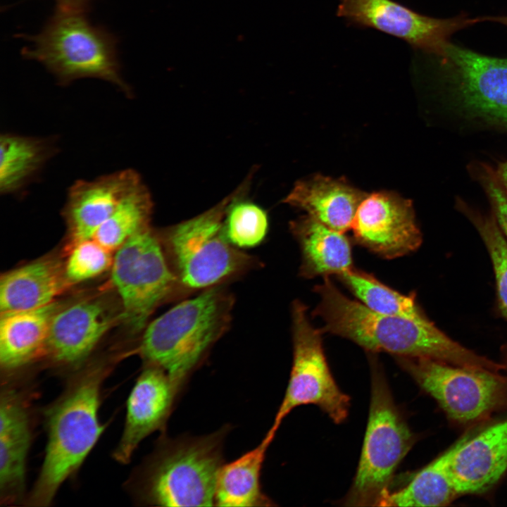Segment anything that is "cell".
Here are the masks:
<instances>
[{"mask_svg":"<svg viewBox=\"0 0 507 507\" xmlns=\"http://www.w3.org/2000/svg\"><path fill=\"white\" fill-rule=\"evenodd\" d=\"M233 305L217 285L171 308L143 331L139 350L146 364L163 369L182 390L230 326Z\"/></svg>","mask_w":507,"mask_h":507,"instance_id":"obj_3","label":"cell"},{"mask_svg":"<svg viewBox=\"0 0 507 507\" xmlns=\"http://www.w3.org/2000/svg\"><path fill=\"white\" fill-rule=\"evenodd\" d=\"M276 433L270 429L254 449L223 463L218 475L215 506L263 507L275 506L261 488V475L267 450Z\"/></svg>","mask_w":507,"mask_h":507,"instance_id":"obj_23","label":"cell"},{"mask_svg":"<svg viewBox=\"0 0 507 507\" xmlns=\"http://www.w3.org/2000/svg\"><path fill=\"white\" fill-rule=\"evenodd\" d=\"M27 39L32 44L23 49V56L42 64L59 84L96 78L132 95L121 75L117 37L92 24L85 12L57 7L41 31Z\"/></svg>","mask_w":507,"mask_h":507,"instance_id":"obj_4","label":"cell"},{"mask_svg":"<svg viewBox=\"0 0 507 507\" xmlns=\"http://www.w3.org/2000/svg\"><path fill=\"white\" fill-rule=\"evenodd\" d=\"M472 174L484 189L492 206V212L507 240V191L499 180L495 170L487 164L476 163Z\"/></svg>","mask_w":507,"mask_h":507,"instance_id":"obj_31","label":"cell"},{"mask_svg":"<svg viewBox=\"0 0 507 507\" xmlns=\"http://www.w3.org/2000/svg\"><path fill=\"white\" fill-rule=\"evenodd\" d=\"M227 427L198 437L164 439L144 468L139 494L159 506H213Z\"/></svg>","mask_w":507,"mask_h":507,"instance_id":"obj_5","label":"cell"},{"mask_svg":"<svg viewBox=\"0 0 507 507\" xmlns=\"http://www.w3.org/2000/svg\"><path fill=\"white\" fill-rule=\"evenodd\" d=\"M451 447L414 475L410 482L389 492L380 506H446L459 496L448 468Z\"/></svg>","mask_w":507,"mask_h":507,"instance_id":"obj_25","label":"cell"},{"mask_svg":"<svg viewBox=\"0 0 507 507\" xmlns=\"http://www.w3.org/2000/svg\"><path fill=\"white\" fill-rule=\"evenodd\" d=\"M61 304L54 301L31 310L1 313L0 363L19 368L44 354L50 325Z\"/></svg>","mask_w":507,"mask_h":507,"instance_id":"obj_21","label":"cell"},{"mask_svg":"<svg viewBox=\"0 0 507 507\" xmlns=\"http://www.w3.org/2000/svg\"><path fill=\"white\" fill-rule=\"evenodd\" d=\"M456 206L472 222L489 254L494 272L499 310L507 319V240L492 214L483 215L461 199Z\"/></svg>","mask_w":507,"mask_h":507,"instance_id":"obj_28","label":"cell"},{"mask_svg":"<svg viewBox=\"0 0 507 507\" xmlns=\"http://www.w3.org/2000/svg\"><path fill=\"white\" fill-rule=\"evenodd\" d=\"M291 230L299 243L301 275L306 277L340 275L351 268L350 243L344 232L306 215L292 222Z\"/></svg>","mask_w":507,"mask_h":507,"instance_id":"obj_22","label":"cell"},{"mask_svg":"<svg viewBox=\"0 0 507 507\" xmlns=\"http://www.w3.org/2000/svg\"><path fill=\"white\" fill-rule=\"evenodd\" d=\"M416 440L396 404L387 380L371 361V395L361 457L346 506H380L394 474Z\"/></svg>","mask_w":507,"mask_h":507,"instance_id":"obj_6","label":"cell"},{"mask_svg":"<svg viewBox=\"0 0 507 507\" xmlns=\"http://www.w3.org/2000/svg\"><path fill=\"white\" fill-rule=\"evenodd\" d=\"M142 183L141 177L132 169L74 182L68 189L63 210L68 247L92 239L121 201Z\"/></svg>","mask_w":507,"mask_h":507,"instance_id":"obj_16","label":"cell"},{"mask_svg":"<svg viewBox=\"0 0 507 507\" xmlns=\"http://www.w3.org/2000/svg\"><path fill=\"white\" fill-rule=\"evenodd\" d=\"M223 230L227 239L234 246L254 247L262 242L266 236L268 215L259 206L234 198L227 206Z\"/></svg>","mask_w":507,"mask_h":507,"instance_id":"obj_29","label":"cell"},{"mask_svg":"<svg viewBox=\"0 0 507 507\" xmlns=\"http://www.w3.org/2000/svg\"><path fill=\"white\" fill-rule=\"evenodd\" d=\"M121 320V310L101 296L62 304L52 319L44 355L60 366L78 365Z\"/></svg>","mask_w":507,"mask_h":507,"instance_id":"obj_14","label":"cell"},{"mask_svg":"<svg viewBox=\"0 0 507 507\" xmlns=\"http://www.w3.org/2000/svg\"><path fill=\"white\" fill-rule=\"evenodd\" d=\"M111 370L104 363L79 372L46 410L44 459L28 503L47 506L59 487L83 463L104 428L98 416L103 382Z\"/></svg>","mask_w":507,"mask_h":507,"instance_id":"obj_2","label":"cell"},{"mask_svg":"<svg viewBox=\"0 0 507 507\" xmlns=\"http://www.w3.org/2000/svg\"><path fill=\"white\" fill-rule=\"evenodd\" d=\"M227 198L214 208L159 235L169 264L183 288L207 289L253 268L254 258L227 239Z\"/></svg>","mask_w":507,"mask_h":507,"instance_id":"obj_7","label":"cell"},{"mask_svg":"<svg viewBox=\"0 0 507 507\" xmlns=\"http://www.w3.org/2000/svg\"><path fill=\"white\" fill-rule=\"evenodd\" d=\"M351 229L357 242L385 258L413 252L422 243L411 201L392 192L366 194Z\"/></svg>","mask_w":507,"mask_h":507,"instance_id":"obj_13","label":"cell"},{"mask_svg":"<svg viewBox=\"0 0 507 507\" xmlns=\"http://www.w3.org/2000/svg\"><path fill=\"white\" fill-rule=\"evenodd\" d=\"M495 172L501 184L507 191V161L499 163Z\"/></svg>","mask_w":507,"mask_h":507,"instance_id":"obj_33","label":"cell"},{"mask_svg":"<svg viewBox=\"0 0 507 507\" xmlns=\"http://www.w3.org/2000/svg\"><path fill=\"white\" fill-rule=\"evenodd\" d=\"M315 291L320 299L314 313L323 321V330L347 338L367 351L395 357L429 358L496 372L503 370L501 362L463 346L427 316L413 318L375 312L346 297L327 277Z\"/></svg>","mask_w":507,"mask_h":507,"instance_id":"obj_1","label":"cell"},{"mask_svg":"<svg viewBox=\"0 0 507 507\" xmlns=\"http://www.w3.org/2000/svg\"><path fill=\"white\" fill-rule=\"evenodd\" d=\"M56 151L48 138L4 133L0 137V192H20L43 169Z\"/></svg>","mask_w":507,"mask_h":507,"instance_id":"obj_24","label":"cell"},{"mask_svg":"<svg viewBox=\"0 0 507 507\" xmlns=\"http://www.w3.org/2000/svg\"><path fill=\"white\" fill-rule=\"evenodd\" d=\"M456 101L468 113L507 126V58L482 55L449 42L439 57Z\"/></svg>","mask_w":507,"mask_h":507,"instance_id":"obj_12","label":"cell"},{"mask_svg":"<svg viewBox=\"0 0 507 507\" xmlns=\"http://www.w3.org/2000/svg\"><path fill=\"white\" fill-rule=\"evenodd\" d=\"M505 367V372L507 373V344L501 348V361Z\"/></svg>","mask_w":507,"mask_h":507,"instance_id":"obj_35","label":"cell"},{"mask_svg":"<svg viewBox=\"0 0 507 507\" xmlns=\"http://www.w3.org/2000/svg\"><path fill=\"white\" fill-rule=\"evenodd\" d=\"M450 447L448 468L459 494L486 492L507 471V416L468 432Z\"/></svg>","mask_w":507,"mask_h":507,"instance_id":"obj_15","label":"cell"},{"mask_svg":"<svg viewBox=\"0 0 507 507\" xmlns=\"http://www.w3.org/2000/svg\"><path fill=\"white\" fill-rule=\"evenodd\" d=\"M57 7L86 12L92 0H55Z\"/></svg>","mask_w":507,"mask_h":507,"instance_id":"obj_32","label":"cell"},{"mask_svg":"<svg viewBox=\"0 0 507 507\" xmlns=\"http://www.w3.org/2000/svg\"><path fill=\"white\" fill-rule=\"evenodd\" d=\"M396 360L452 423L475 426L507 410V375L429 358Z\"/></svg>","mask_w":507,"mask_h":507,"instance_id":"obj_8","label":"cell"},{"mask_svg":"<svg viewBox=\"0 0 507 507\" xmlns=\"http://www.w3.org/2000/svg\"><path fill=\"white\" fill-rule=\"evenodd\" d=\"M31 441L28 407L15 389L5 388L0 403V496L9 503L21 495Z\"/></svg>","mask_w":507,"mask_h":507,"instance_id":"obj_18","label":"cell"},{"mask_svg":"<svg viewBox=\"0 0 507 507\" xmlns=\"http://www.w3.org/2000/svg\"><path fill=\"white\" fill-rule=\"evenodd\" d=\"M361 303L382 314L413 318L426 317L414 294L404 295L381 283L368 273L350 268L339 275Z\"/></svg>","mask_w":507,"mask_h":507,"instance_id":"obj_27","label":"cell"},{"mask_svg":"<svg viewBox=\"0 0 507 507\" xmlns=\"http://www.w3.org/2000/svg\"><path fill=\"white\" fill-rule=\"evenodd\" d=\"M111 269L121 321L132 332L144 331L155 310L183 288L169 264L159 235L150 227L115 251Z\"/></svg>","mask_w":507,"mask_h":507,"instance_id":"obj_9","label":"cell"},{"mask_svg":"<svg viewBox=\"0 0 507 507\" xmlns=\"http://www.w3.org/2000/svg\"><path fill=\"white\" fill-rule=\"evenodd\" d=\"M337 15L351 25L377 30L438 57L453 34L481 22L463 15L432 18L394 0H339Z\"/></svg>","mask_w":507,"mask_h":507,"instance_id":"obj_11","label":"cell"},{"mask_svg":"<svg viewBox=\"0 0 507 507\" xmlns=\"http://www.w3.org/2000/svg\"><path fill=\"white\" fill-rule=\"evenodd\" d=\"M68 251L63 266L70 284L94 278L111 268L113 251L93 238L80 242L69 247Z\"/></svg>","mask_w":507,"mask_h":507,"instance_id":"obj_30","label":"cell"},{"mask_svg":"<svg viewBox=\"0 0 507 507\" xmlns=\"http://www.w3.org/2000/svg\"><path fill=\"white\" fill-rule=\"evenodd\" d=\"M482 21L489 20L507 26V15L481 18Z\"/></svg>","mask_w":507,"mask_h":507,"instance_id":"obj_34","label":"cell"},{"mask_svg":"<svg viewBox=\"0 0 507 507\" xmlns=\"http://www.w3.org/2000/svg\"><path fill=\"white\" fill-rule=\"evenodd\" d=\"M70 285L58 259L46 256L1 275V313L38 308L54 301Z\"/></svg>","mask_w":507,"mask_h":507,"instance_id":"obj_19","label":"cell"},{"mask_svg":"<svg viewBox=\"0 0 507 507\" xmlns=\"http://www.w3.org/2000/svg\"><path fill=\"white\" fill-rule=\"evenodd\" d=\"M181 392L163 369L146 365L127 401L123 432L113 452L117 461L130 462L139 443L164 427Z\"/></svg>","mask_w":507,"mask_h":507,"instance_id":"obj_17","label":"cell"},{"mask_svg":"<svg viewBox=\"0 0 507 507\" xmlns=\"http://www.w3.org/2000/svg\"><path fill=\"white\" fill-rule=\"evenodd\" d=\"M152 210L151 196L142 182L121 201L93 239L115 251L132 237L149 227Z\"/></svg>","mask_w":507,"mask_h":507,"instance_id":"obj_26","label":"cell"},{"mask_svg":"<svg viewBox=\"0 0 507 507\" xmlns=\"http://www.w3.org/2000/svg\"><path fill=\"white\" fill-rule=\"evenodd\" d=\"M365 195L344 180L318 175L299 181L284 201L327 227L344 232L351 228Z\"/></svg>","mask_w":507,"mask_h":507,"instance_id":"obj_20","label":"cell"},{"mask_svg":"<svg viewBox=\"0 0 507 507\" xmlns=\"http://www.w3.org/2000/svg\"><path fill=\"white\" fill-rule=\"evenodd\" d=\"M293 361L288 384L270 430L277 433L281 423L295 408L313 404L335 423L347 418L350 398L336 383L322 343L321 332L308 320L304 304L292 308Z\"/></svg>","mask_w":507,"mask_h":507,"instance_id":"obj_10","label":"cell"}]
</instances>
